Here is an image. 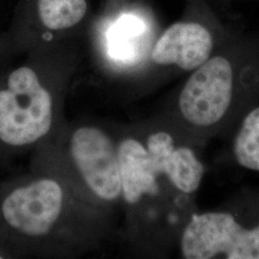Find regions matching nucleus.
I'll use <instances>...</instances> for the list:
<instances>
[{
    "mask_svg": "<svg viewBox=\"0 0 259 259\" xmlns=\"http://www.w3.org/2000/svg\"><path fill=\"white\" fill-rule=\"evenodd\" d=\"M70 153L94 194L106 201L115 200L120 195L118 153L105 133L93 127L76 130L70 141Z\"/></svg>",
    "mask_w": 259,
    "mask_h": 259,
    "instance_id": "6",
    "label": "nucleus"
},
{
    "mask_svg": "<svg viewBox=\"0 0 259 259\" xmlns=\"http://www.w3.org/2000/svg\"><path fill=\"white\" fill-rule=\"evenodd\" d=\"M92 19L89 0H19L9 35L52 42L89 27Z\"/></svg>",
    "mask_w": 259,
    "mask_h": 259,
    "instance_id": "3",
    "label": "nucleus"
},
{
    "mask_svg": "<svg viewBox=\"0 0 259 259\" xmlns=\"http://www.w3.org/2000/svg\"><path fill=\"white\" fill-rule=\"evenodd\" d=\"M157 171L158 175L165 174L177 189L190 194L201 185L204 168L191 149L179 147L157 164Z\"/></svg>",
    "mask_w": 259,
    "mask_h": 259,
    "instance_id": "10",
    "label": "nucleus"
},
{
    "mask_svg": "<svg viewBox=\"0 0 259 259\" xmlns=\"http://www.w3.org/2000/svg\"><path fill=\"white\" fill-rule=\"evenodd\" d=\"M233 149L241 166L259 171V108L250 111L243 121Z\"/></svg>",
    "mask_w": 259,
    "mask_h": 259,
    "instance_id": "11",
    "label": "nucleus"
},
{
    "mask_svg": "<svg viewBox=\"0 0 259 259\" xmlns=\"http://www.w3.org/2000/svg\"><path fill=\"white\" fill-rule=\"evenodd\" d=\"M186 259H259V226L247 230L229 213L194 215L183 233Z\"/></svg>",
    "mask_w": 259,
    "mask_h": 259,
    "instance_id": "2",
    "label": "nucleus"
},
{
    "mask_svg": "<svg viewBox=\"0 0 259 259\" xmlns=\"http://www.w3.org/2000/svg\"><path fill=\"white\" fill-rule=\"evenodd\" d=\"M52 96L37 69L21 65L0 89V139L24 146L45 137L52 124Z\"/></svg>",
    "mask_w": 259,
    "mask_h": 259,
    "instance_id": "1",
    "label": "nucleus"
},
{
    "mask_svg": "<svg viewBox=\"0 0 259 259\" xmlns=\"http://www.w3.org/2000/svg\"><path fill=\"white\" fill-rule=\"evenodd\" d=\"M233 70L224 57L209 58L195 69L180 95L179 106L186 120L210 126L222 119L232 102Z\"/></svg>",
    "mask_w": 259,
    "mask_h": 259,
    "instance_id": "4",
    "label": "nucleus"
},
{
    "mask_svg": "<svg viewBox=\"0 0 259 259\" xmlns=\"http://www.w3.org/2000/svg\"><path fill=\"white\" fill-rule=\"evenodd\" d=\"M174 149V141L169 134L158 132L150 136L147 141V151L157 173V164Z\"/></svg>",
    "mask_w": 259,
    "mask_h": 259,
    "instance_id": "12",
    "label": "nucleus"
},
{
    "mask_svg": "<svg viewBox=\"0 0 259 259\" xmlns=\"http://www.w3.org/2000/svg\"><path fill=\"white\" fill-rule=\"evenodd\" d=\"M0 258H2V256H0Z\"/></svg>",
    "mask_w": 259,
    "mask_h": 259,
    "instance_id": "14",
    "label": "nucleus"
},
{
    "mask_svg": "<svg viewBox=\"0 0 259 259\" xmlns=\"http://www.w3.org/2000/svg\"><path fill=\"white\" fill-rule=\"evenodd\" d=\"M213 37L207 28L197 22L181 21L166 28L150 53L157 65H176L191 71L205 63L212 52Z\"/></svg>",
    "mask_w": 259,
    "mask_h": 259,
    "instance_id": "8",
    "label": "nucleus"
},
{
    "mask_svg": "<svg viewBox=\"0 0 259 259\" xmlns=\"http://www.w3.org/2000/svg\"><path fill=\"white\" fill-rule=\"evenodd\" d=\"M62 206L61 186L55 181L44 179L14 190L2 204V214L14 230L37 237L51 231Z\"/></svg>",
    "mask_w": 259,
    "mask_h": 259,
    "instance_id": "7",
    "label": "nucleus"
},
{
    "mask_svg": "<svg viewBox=\"0 0 259 259\" xmlns=\"http://www.w3.org/2000/svg\"><path fill=\"white\" fill-rule=\"evenodd\" d=\"M89 28L114 65L130 66L141 58L142 45L150 31L147 18L126 0L104 2Z\"/></svg>",
    "mask_w": 259,
    "mask_h": 259,
    "instance_id": "5",
    "label": "nucleus"
},
{
    "mask_svg": "<svg viewBox=\"0 0 259 259\" xmlns=\"http://www.w3.org/2000/svg\"><path fill=\"white\" fill-rule=\"evenodd\" d=\"M108 1H112V0H105V2H108Z\"/></svg>",
    "mask_w": 259,
    "mask_h": 259,
    "instance_id": "13",
    "label": "nucleus"
},
{
    "mask_svg": "<svg viewBox=\"0 0 259 259\" xmlns=\"http://www.w3.org/2000/svg\"><path fill=\"white\" fill-rule=\"evenodd\" d=\"M121 192L129 204H137L145 194L158 192L157 175L147 149L138 140L124 139L117 149Z\"/></svg>",
    "mask_w": 259,
    "mask_h": 259,
    "instance_id": "9",
    "label": "nucleus"
}]
</instances>
